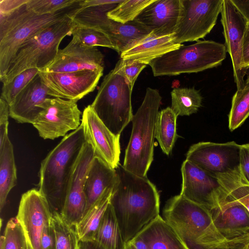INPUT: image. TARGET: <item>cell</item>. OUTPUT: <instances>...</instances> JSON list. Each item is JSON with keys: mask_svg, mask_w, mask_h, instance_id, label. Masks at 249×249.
Wrapping results in <instances>:
<instances>
[{"mask_svg": "<svg viewBox=\"0 0 249 249\" xmlns=\"http://www.w3.org/2000/svg\"><path fill=\"white\" fill-rule=\"evenodd\" d=\"M110 204L125 243L134 238L160 215V196L147 177L135 175L120 163Z\"/></svg>", "mask_w": 249, "mask_h": 249, "instance_id": "6da1fadb", "label": "cell"}, {"mask_svg": "<svg viewBox=\"0 0 249 249\" xmlns=\"http://www.w3.org/2000/svg\"><path fill=\"white\" fill-rule=\"evenodd\" d=\"M163 216L188 249H242L220 233L210 211L180 194L167 201Z\"/></svg>", "mask_w": 249, "mask_h": 249, "instance_id": "7a4b0ae2", "label": "cell"}, {"mask_svg": "<svg viewBox=\"0 0 249 249\" xmlns=\"http://www.w3.org/2000/svg\"><path fill=\"white\" fill-rule=\"evenodd\" d=\"M85 142L81 124L64 137L41 162L38 190L52 213L61 215L73 167Z\"/></svg>", "mask_w": 249, "mask_h": 249, "instance_id": "3957f363", "label": "cell"}, {"mask_svg": "<svg viewBox=\"0 0 249 249\" xmlns=\"http://www.w3.org/2000/svg\"><path fill=\"white\" fill-rule=\"evenodd\" d=\"M161 99L157 89L148 87L142 104L131 120L132 132L123 166L127 171L141 177H147L153 160Z\"/></svg>", "mask_w": 249, "mask_h": 249, "instance_id": "277c9868", "label": "cell"}, {"mask_svg": "<svg viewBox=\"0 0 249 249\" xmlns=\"http://www.w3.org/2000/svg\"><path fill=\"white\" fill-rule=\"evenodd\" d=\"M79 3L54 14L39 15L26 4L10 14L0 17V80L20 46L38 32L69 15Z\"/></svg>", "mask_w": 249, "mask_h": 249, "instance_id": "5b68a950", "label": "cell"}, {"mask_svg": "<svg viewBox=\"0 0 249 249\" xmlns=\"http://www.w3.org/2000/svg\"><path fill=\"white\" fill-rule=\"evenodd\" d=\"M72 11L63 19L44 28L20 46L5 75L0 80L3 85L8 84L26 70L37 68L41 70L53 61L61 41L65 36L71 35L75 24L71 17Z\"/></svg>", "mask_w": 249, "mask_h": 249, "instance_id": "8992f818", "label": "cell"}, {"mask_svg": "<svg viewBox=\"0 0 249 249\" xmlns=\"http://www.w3.org/2000/svg\"><path fill=\"white\" fill-rule=\"evenodd\" d=\"M224 44L213 40H198L182 45L151 61L148 64L154 76L196 73L220 65L226 58Z\"/></svg>", "mask_w": 249, "mask_h": 249, "instance_id": "52a82bcc", "label": "cell"}, {"mask_svg": "<svg viewBox=\"0 0 249 249\" xmlns=\"http://www.w3.org/2000/svg\"><path fill=\"white\" fill-rule=\"evenodd\" d=\"M132 89L115 67L104 77L90 105L98 117L116 136L120 135L133 117Z\"/></svg>", "mask_w": 249, "mask_h": 249, "instance_id": "ba28073f", "label": "cell"}, {"mask_svg": "<svg viewBox=\"0 0 249 249\" xmlns=\"http://www.w3.org/2000/svg\"><path fill=\"white\" fill-rule=\"evenodd\" d=\"M223 0H181V9L175 33L176 44L204 38L215 26Z\"/></svg>", "mask_w": 249, "mask_h": 249, "instance_id": "9c48e42d", "label": "cell"}, {"mask_svg": "<svg viewBox=\"0 0 249 249\" xmlns=\"http://www.w3.org/2000/svg\"><path fill=\"white\" fill-rule=\"evenodd\" d=\"M181 172L180 195L210 212L219 207L229 195L217 177L189 161H183Z\"/></svg>", "mask_w": 249, "mask_h": 249, "instance_id": "30bf717a", "label": "cell"}, {"mask_svg": "<svg viewBox=\"0 0 249 249\" xmlns=\"http://www.w3.org/2000/svg\"><path fill=\"white\" fill-rule=\"evenodd\" d=\"M38 107L41 110L32 124L44 140L65 137L69 131H74L81 125L82 113L77 101L50 97Z\"/></svg>", "mask_w": 249, "mask_h": 249, "instance_id": "8fae6325", "label": "cell"}, {"mask_svg": "<svg viewBox=\"0 0 249 249\" xmlns=\"http://www.w3.org/2000/svg\"><path fill=\"white\" fill-rule=\"evenodd\" d=\"M240 149L235 142H199L190 147L186 160L219 178L240 172Z\"/></svg>", "mask_w": 249, "mask_h": 249, "instance_id": "7c38bea8", "label": "cell"}, {"mask_svg": "<svg viewBox=\"0 0 249 249\" xmlns=\"http://www.w3.org/2000/svg\"><path fill=\"white\" fill-rule=\"evenodd\" d=\"M52 216L49 204L38 189L22 194L16 218L23 231L27 249H40L44 228L51 223Z\"/></svg>", "mask_w": 249, "mask_h": 249, "instance_id": "4fadbf2b", "label": "cell"}, {"mask_svg": "<svg viewBox=\"0 0 249 249\" xmlns=\"http://www.w3.org/2000/svg\"><path fill=\"white\" fill-rule=\"evenodd\" d=\"M103 74V71L92 70L38 73L50 96L77 102L95 89Z\"/></svg>", "mask_w": 249, "mask_h": 249, "instance_id": "5bb4252c", "label": "cell"}, {"mask_svg": "<svg viewBox=\"0 0 249 249\" xmlns=\"http://www.w3.org/2000/svg\"><path fill=\"white\" fill-rule=\"evenodd\" d=\"M220 14L224 44L231 59L234 82L237 89H241L245 86L244 78L248 72L243 67V43L247 22L231 0H223Z\"/></svg>", "mask_w": 249, "mask_h": 249, "instance_id": "9a60e30c", "label": "cell"}, {"mask_svg": "<svg viewBox=\"0 0 249 249\" xmlns=\"http://www.w3.org/2000/svg\"><path fill=\"white\" fill-rule=\"evenodd\" d=\"M81 124L85 142L91 147L95 156L115 169L120 164V137L109 130L90 105L84 109Z\"/></svg>", "mask_w": 249, "mask_h": 249, "instance_id": "2e32d148", "label": "cell"}, {"mask_svg": "<svg viewBox=\"0 0 249 249\" xmlns=\"http://www.w3.org/2000/svg\"><path fill=\"white\" fill-rule=\"evenodd\" d=\"M95 156L91 147L83 144L73 167L61 215L71 226L76 227L83 217L86 208L85 184L87 173Z\"/></svg>", "mask_w": 249, "mask_h": 249, "instance_id": "e0dca14e", "label": "cell"}, {"mask_svg": "<svg viewBox=\"0 0 249 249\" xmlns=\"http://www.w3.org/2000/svg\"><path fill=\"white\" fill-rule=\"evenodd\" d=\"M213 223L228 241L243 248L249 241V212L230 194L211 212Z\"/></svg>", "mask_w": 249, "mask_h": 249, "instance_id": "ac0fdd59", "label": "cell"}, {"mask_svg": "<svg viewBox=\"0 0 249 249\" xmlns=\"http://www.w3.org/2000/svg\"><path fill=\"white\" fill-rule=\"evenodd\" d=\"M104 55L97 47L83 45L72 38L65 47L59 50L53 61L39 71L61 73L104 71Z\"/></svg>", "mask_w": 249, "mask_h": 249, "instance_id": "d6986e66", "label": "cell"}, {"mask_svg": "<svg viewBox=\"0 0 249 249\" xmlns=\"http://www.w3.org/2000/svg\"><path fill=\"white\" fill-rule=\"evenodd\" d=\"M181 9V0H154L136 19L155 35H169L175 33Z\"/></svg>", "mask_w": 249, "mask_h": 249, "instance_id": "ffe728a7", "label": "cell"}, {"mask_svg": "<svg viewBox=\"0 0 249 249\" xmlns=\"http://www.w3.org/2000/svg\"><path fill=\"white\" fill-rule=\"evenodd\" d=\"M48 98V89L38 74L9 106L10 117L19 123L33 124L41 110L38 106Z\"/></svg>", "mask_w": 249, "mask_h": 249, "instance_id": "44dd1931", "label": "cell"}, {"mask_svg": "<svg viewBox=\"0 0 249 249\" xmlns=\"http://www.w3.org/2000/svg\"><path fill=\"white\" fill-rule=\"evenodd\" d=\"M116 181L115 169L100 158L94 156L86 177V208L84 215L107 191L114 189Z\"/></svg>", "mask_w": 249, "mask_h": 249, "instance_id": "7402d4cb", "label": "cell"}, {"mask_svg": "<svg viewBox=\"0 0 249 249\" xmlns=\"http://www.w3.org/2000/svg\"><path fill=\"white\" fill-rule=\"evenodd\" d=\"M182 45L174 42V34L158 36L151 33L122 53L120 57L124 59L139 61L148 65L153 59Z\"/></svg>", "mask_w": 249, "mask_h": 249, "instance_id": "603a6c76", "label": "cell"}, {"mask_svg": "<svg viewBox=\"0 0 249 249\" xmlns=\"http://www.w3.org/2000/svg\"><path fill=\"white\" fill-rule=\"evenodd\" d=\"M138 235L148 249H188L173 228L160 215Z\"/></svg>", "mask_w": 249, "mask_h": 249, "instance_id": "cb8c5ba5", "label": "cell"}, {"mask_svg": "<svg viewBox=\"0 0 249 249\" xmlns=\"http://www.w3.org/2000/svg\"><path fill=\"white\" fill-rule=\"evenodd\" d=\"M152 32L136 19L125 23L111 20L107 33L113 41L115 51L120 54Z\"/></svg>", "mask_w": 249, "mask_h": 249, "instance_id": "d4e9b609", "label": "cell"}, {"mask_svg": "<svg viewBox=\"0 0 249 249\" xmlns=\"http://www.w3.org/2000/svg\"><path fill=\"white\" fill-rule=\"evenodd\" d=\"M91 243L95 249H124L125 243L110 203Z\"/></svg>", "mask_w": 249, "mask_h": 249, "instance_id": "484cf974", "label": "cell"}, {"mask_svg": "<svg viewBox=\"0 0 249 249\" xmlns=\"http://www.w3.org/2000/svg\"><path fill=\"white\" fill-rule=\"evenodd\" d=\"M17 169L13 144L7 136L0 146V211L10 191L17 185Z\"/></svg>", "mask_w": 249, "mask_h": 249, "instance_id": "4316f807", "label": "cell"}, {"mask_svg": "<svg viewBox=\"0 0 249 249\" xmlns=\"http://www.w3.org/2000/svg\"><path fill=\"white\" fill-rule=\"evenodd\" d=\"M113 189L107 191L91 206L76 226L80 241L92 242L110 203Z\"/></svg>", "mask_w": 249, "mask_h": 249, "instance_id": "83f0119b", "label": "cell"}, {"mask_svg": "<svg viewBox=\"0 0 249 249\" xmlns=\"http://www.w3.org/2000/svg\"><path fill=\"white\" fill-rule=\"evenodd\" d=\"M118 4L80 7L78 5L72 11L71 18L75 24L95 28L107 33L111 19L107 13L114 8Z\"/></svg>", "mask_w": 249, "mask_h": 249, "instance_id": "f1b7e54d", "label": "cell"}, {"mask_svg": "<svg viewBox=\"0 0 249 249\" xmlns=\"http://www.w3.org/2000/svg\"><path fill=\"white\" fill-rule=\"evenodd\" d=\"M177 116L170 107L159 112L156 138L163 152L169 155L177 138Z\"/></svg>", "mask_w": 249, "mask_h": 249, "instance_id": "f546056e", "label": "cell"}, {"mask_svg": "<svg viewBox=\"0 0 249 249\" xmlns=\"http://www.w3.org/2000/svg\"><path fill=\"white\" fill-rule=\"evenodd\" d=\"M171 95V108L177 116L195 113L202 105V97L194 88H174Z\"/></svg>", "mask_w": 249, "mask_h": 249, "instance_id": "4dcf8cb0", "label": "cell"}, {"mask_svg": "<svg viewBox=\"0 0 249 249\" xmlns=\"http://www.w3.org/2000/svg\"><path fill=\"white\" fill-rule=\"evenodd\" d=\"M72 38L83 45L107 47L115 50L109 35L102 30L75 24L71 30Z\"/></svg>", "mask_w": 249, "mask_h": 249, "instance_id": "1f68e13d", "label": "cell"}, {"mask_svg": "<svg viewBox=\"0 0 249 249\" xmlns=\"http://www.w3.org/2000/svg\"><path fill=\"white\" fill-rule=\"evenodd\" d=\"M52 222L56 249H79L80 240L75 227L69 225L61 214L56 213H52Z\"/></svg>", "mask_w": 249, "mask_h": 249, "instance_id": "d6a6232c", "label": "cell"}, {"mask_svg": "<svg viewBox=\"0 0 249 249\" xmlns=\"http://www.w3.org/2000/svg\"><path fill=\"white\" fill-rule=\"evenodd\" d=\"M249 116V85L237 89L232 98L229 114V128L233 131L241 126Z\"/></svg>", "mask_w": 249, "mask_h": 249, "instance_id": "836d02e7", "label": "cell"}, {"mask_svg": "<svg viewBox=\"0 0 249 249\" xmlns=\"http://www.w3.org/2000/svg\"><path fill=\"white\" fill-rule=\"evenodd\" d=\"M154 0H124L107 13V18L114 21L125 23L134 20Z\"/></svg>", "mask_w": 249, "mask_h": 249, "instance_id": "e575fe53", "label": "cell"}, {"mask_svg": "<svg viewBox=\"0 0 249 249\" xmlns=\"http://www.w3.org/2000/svg\"><path fill=\"white\" fill-rule=\"evenodd\" d=\"M0 249H27L25 235L16 217L8 221L0 237Z\"/></svg>", "mask_w": 249, "mask_h": 249, "instance_id": "d590c367", "label": "cell"}, {"mask_svg": "<svg viewBox=\"0 0 249 249\" xmlns=\"http://www.w3.org/2000/svg\"><path fill=\"white\" fill-rule=\"evenodd\" d=\"M39 69L26 70L17 75L10 83L2 85L0 98L10 106L18 93L38 74Z\"/></svg>", "mask_w": 249, "mask_h": 249, "instance_id": "8d00e7d4", "label": "cell"}, {"mask_svg": "<svg viewBox=\"0 0 249 249\" xmlns=\"http://www.w3.org/2000/svg\"><path fill=\"white\" fill-rule=\"evenodd\" d=\"M80 0H29L27 7L39 15L54 14L78 3Z\"/></svg>", "mask_w": 249, "mask_h": 249, "instance_id": "74e56055", "label": "cell"}, {"mask_svg": "<svg viewBox=\"0 0 249 249\" xmlns=\"http://www.w3.org/2000/svg\"><path fill=\"white\" fill-rule=\"evenodd\" d=\"M147 64L130 59H120L115 66L124 77L133 89L135 81L140 72Z\"/></svg>", "mask_w": 249, "mask_h": 249, "instance_id": "f35d334b", "label": "cell"}, {"mask_svg": "<svg viewBox=\"0 0 249 249\" xmlns=\"http://www.w3.org/2000/svg\"><path fill=\"white\" fill-rule=\"evenodd\" d=\"M10 116L9 105L3 99H0V146L8 136V117Z\"/></svg>", "mask_w": 249, "mask_h": 249, "instance_id": "ab89813d", "label": "cell"}, {"mask_svg": "<svg viewBox=\"0 0 249 249\" xmlns=\"http://www.w3.org/2000/svg\"><path fill=\"white\" fill-rule=\"evenodd\" d=\"M239 169L242 178L249 184V143L240 145Z\"/></svg>", "mask_w": 249, "mask_h": 249, "instance_id": "60d3db41", "label": "cell"}, {"mask_svg": "<svg viewBox=\"0 0 249 249\" xmlns=\"http://www.w3.org/2000/svg\"><path fill=\"white\" fill-rule=\"evenodd\" d=\"M40 249H56L55 235L52 221L44 228L40 240Z\"/></svg>", "mask_w": 249, "mask_h": 249, "instance_id": "b9f144b4", "label": "cell"}, {"mask_svg": "<svg viewBox=\"0 0 249 249\" xmlns=\"http://www.w3.org/2000/svg\"><path fill=\"white\" fill-rule=\"evenodd\" d=\"M29 0H0V17L6 16L19 7L26 4Z\"/></svg>", "mask_w": 249, "mask_h": 249, "instance_id": "7bdbcfd3", "label": "cell"}, {"mask_svg": "<svg viewBox=\"0 0 249 249\" xmlns=\"http://www.w3.org/2000/svg\"><path fill=\"white\" fill-rule=\"evenodd\" d=\"M243 67L248 71L249 69V22H247L243 43Z\"/></svg>", "mask_w": 249, "mask_h": 249, "instance_id": "ee69618b", "label": "cell"}, {"mask_svg": "<svg viewBox=\"0 0 249 249\" xmlns=\"http://www.w3.org/2000/svg\"><path fill=\"white\" fill-rule=\"evenodd\" d=\"M238 12L249 22V0H231Z\"/></svg>", "mask_w": 249, "mask_h": 249, "instance_id": "f6af8a7d", "label": "cell"}, {"mask_svg": "<svg viewBox=\"0 0 249 249\" xmlns=\"http://www.w3.org/2000/svg\"><path fill=\"white\" fill-rule=\"evenodd\" d=\"M124 0H81L79 3L80 7H87L89 6L106 5L109 4H118Z\"/></svg>", "mask_w": 249, "mask_h": 249, "instance_id": "bcb514c9", "label": "cell"}, {"mask_svg": "<svg viewBox=\"0 0 249 249\" xmlns=\"http://www.w3.org/2000/svg\"><path fill=\"white\" fill-rule=\"evenodd\" d=\"M124 249H148V248L142 238L137 235L125 243Z\"/></svg>", "mask_w": 249, "mask_h": 249, "instance_id": "7dc6e473", "label": "cell"}, {"mask_svg": "<svg viewBox=\"0 0 249 249\" xmlns=\"http://www.w3.org/2000/svg\"><path fill=\"white\" fill-rule=\"evenodd\" d=\"M79 249H95L91 242L80 241Z\"/></svg>", "mask_w": 249, "mask_h": 249, "instance_id": "c3c4849f", "label": "cell"}, {"mask_svg": "<svg viewBox=\"0 0 249 249\" xmlns=\"http://www.w3.org/2000/svg\"><path fill=\"white\" fill-rule=\"evenodd\" d=\"M249 85V70H248L247 74V78L245 80V86Z\"/></svg>", "mask_w": 249, "mask_h": 249, "instance_id": "681fc988", "label": "cell"}, {"mask_svg": "<svg viewBox=\"0 0 249 249\" xmlns=\"http://www.w3.org/2000/svg\"><path fill=\"white\" fill-rule=\"evenodd\" d=\"M242 249H249V241L244 246Z\"/></svg>", "mask_w": 249, "mask_h": 249, "instance_id": "f907efd6", "label": "cell"}]
</instances>
